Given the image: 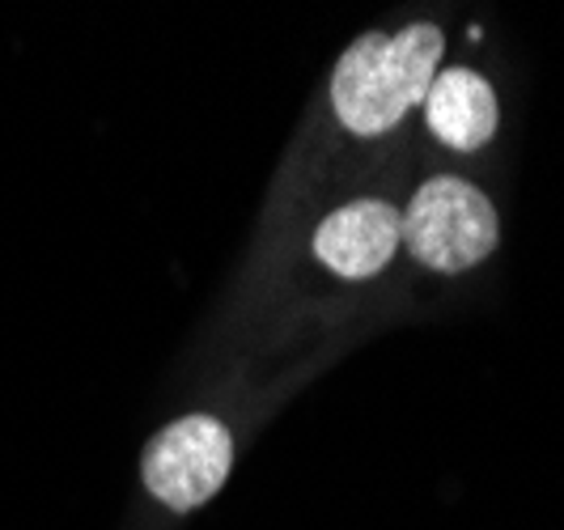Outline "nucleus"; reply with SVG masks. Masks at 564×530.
Listing matches in <instances>:
<instances>
[{"label": "nucleus", "mask_w": 564, "mask_h": 530, "mask_svg": "<svg viewBox=\"0 0 564 530\" xmlns=\"http://www.w3.org/2000/svg\"><path fill=\"white\" fill-rule=\"evenodd\" d=\"M501 225L480 187L463 179H433L403 213V242L433 272H467L497 251Z\"/></svg>", "instance_id": "nucleus-2"}, {"label": "nucleus", "mask_w": 564, "mask_h": 530, "mask_svg": "<svg viewBox=\"0 0 564 530\" xmlns=\"http://www.w3.org/2000/svg\"><path fill=\"white\" fill-rule=\"evenodd\" d=\"M424 119L429 132L458 153H476L497 137V94L471 68H446L437 73L424 94Z\"/></svg>", "instance_id": "nucleus-5"}, {"label": "nucleus", "mask_w": 564, "mask_h": 530, "mask_svg": "<svg viewBox=\"0 0 564 530\" xmlns=\"http://www.w3.org/2000/svg\"><path fill=\"white\" fill-rule=\"evenodd\" d=\"M442 30L412 22L399 34H361L336 64L332 107L352 137L391 132L412 107H421L442 60Z\"/></svg>", "instance_id": "nucleus-1"}, {"label": "nucleus", "mask_w": 564, "mask_h": 530, "mask_svg": "<svg viewBox=\"0 0 564 530\" xmlns=\"http://www.w3.org/2000/svg\"><path fill=\"white\" fill-rule=\"evenodd\" d=\"M403 242V217L382 199H352L314 229V255L344 280L378 277Z\"/></svg>", "instance_id": "nucleus-4"}, {"label": "nucleus", "mask_w": 564, "mask_h": 530, "mask_svg": "<svg viewBox=\"0 0 564 530\" xmlns=\"http://www.w3.org/2000/svg\"><path fill=\"white\" fill-rule=\"evenodd\" d=\"M234 467V442L213 417H183L166 424L144 450V488L174 513H192L208 501Z\"/></svg>", "instance_id": "nucleus-3"}]
</instances>
